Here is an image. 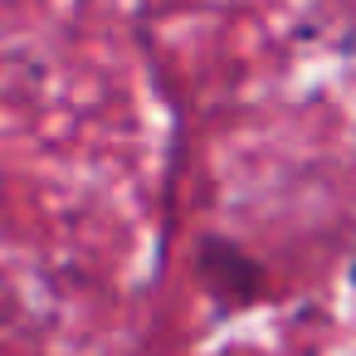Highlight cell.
Returning <instances> with one entry per match:
<instances>
[{
  "instance_id": "1",
  "label": "cell",
  "mask_w": 356,
  "mask_h": 356,
  "mask_svg": "<svg viewBox=\"0 0 356 356\" xmlns=\"http://www.w3.org/2000/svg\"><path fill=\"white\" fill-rule=\"evenodd\" d=\"M195 273H200L205 293H210L220 307H249V302H259L264 288H268L264 264H259L244 244H234V239H225V234H205V239L195 244Z\"/></svg>"
}]
</instances>
